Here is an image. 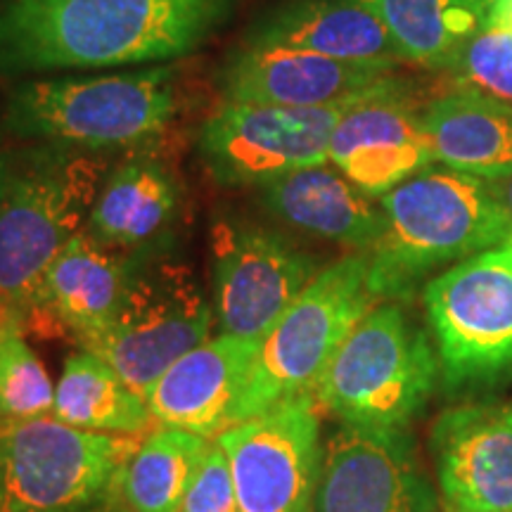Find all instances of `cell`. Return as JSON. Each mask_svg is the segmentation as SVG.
Returning a JSON list of instances; mask_svg holds the SVG:
<instances>
[{"label": "cell", "mask_w": 512, "mask_h": 512, "mask_svg": "<svg viewBox=\"0 0 512 512\" xmlns=\"http://www.w3.org/2000/svg\"><path fill=\"white\" fill-rule=\"evenodd\" d=\"M230 8L233 0H0V76L176 60Z\"/></svg>", "instance_id": "1"}, {"label": "cell", "mask_w": 512, "mask_h": 512, "mask_svg": "<svg viewBox=\"0 0 512 512\" xmlns=\"http://www.w3.org/2000/svg\"><path fill=\"white\" fill-rule=\"evenodd\" d=\"M387 226L368 249V283L380 302H403L439 266L503 247L512 219L484 178L427 166L380 197Z\"/></svg>", "instance_id": "2"}, {"label": "cell", "mask_w": 512, "mask_h": 512, "mask_svg": "<svg viewBox=\"0 0 512 512\" xmlns=\"http://www.w3.org/2000/svg\"><path fill=\"white\" fill-rule=\"evenodd\" d=\"M174 69L128 74L55 76L15 86L3 124L10 136L105 152L145 143L176 117Z\"/></svg>", "instance_id": "3"}, {"label": "cell", "mask_w": 512, "mask_h": 512, "mask_svg": "<svg viewBox=\"0 0 512 512\" xmlns=\"http://www.w3.org/2000/svg\"><path fill=\"white\" fill-rule=\"evenodd\" d=\"M100 152L38 145L15 157L0 209V309L17 316L55 256L86 230L105 183Z\"/></svg>", "instance_id": "4"}, {"label": "cell", "mask_w": 512, "mask_h": 512, "mask_svg": "<svg viewBox=\"0 0 512 512\" xmlns=\"http://www.w3.org/2000/svg\"><path fill=\"white\" fill-rule=\"evenodd\" d=\"M380 299L368 283V254L320 268L306 290L259 339L230 425L259 418L285 401L313 396L337 349Z\"/></svg>", "instance_id": "5"}, {"label": "cell", "mask_w": 512, "mask_h": 512, "mask_svg": "<svg viewBox=\"0 0 512 512\" xmlns=\"http://www.w3.org/2000/svg\"><path fill=\"white\" fill-rule=\"evenodd\" d=\"M441 375L437 347L396 302H380L349 332L316 387L320 411L342 425L406 432Z\"/></svg>", "instance_id": "6"}, {"label": "cell", "mask_w": 512, "mask_h": 512, "mask_svg": "<svg viewBox=\"0 0 512 512\" xmlns=\"http://www.w3.org/2000/svg\"><path fill=\"white\" fill-rule=\"evenodd\" d=\"M140 437L74 430L55 418L0 422V512H91Z\"/></svg>", "instance_id": "7"}, {"label": "cell", "mask_w": 512, "mask_h": 512, "mask_svg": "<svg viewBox=\"0 0 512 512\" xmlns=\"http://www.w3.org/2000/svg\"><path fill=\"white\" fill-rule=\"evenodd\" d=\"M214 320V306L188 264L138 254L117 316L79 349L98 354L145 396L164 370L209 339Z\"/></svg>", "instance_id": "8"}, {"label": "cell", "mask_w": 512, "mask_h": 512, "mask_svg": "<svg viewBox=\"0 0 512 512\" xmlns=\"http://www.w3.org/2000/svg\"><path fill=\"white\" fill-rule=\"evenodd\" d=\"M425 311L448 389L491 387L512 373V249L494 247L427 283Z\"/></svg>", "instance_id": "9"}, {"label": "cell", "mask_w": 512, "mask_h": 512, "mask_svg": "<svg viewBox=\"0 0 512 512\" xmlns=\"http://www.w3.org/2000/svg\"><path fill=\"white\" fill-rule=\"evenodd\" d=\"M399 81L401 79H396L380 93L394 88ZM373 95L328 107L223 102L219 110L204 121L200 155L219 183L259 188L306 166L328 164L330 136L337 121L349 107Z\"/></svg>", "instance_id": "10"}, {"label": "cell", "mask_w": 512, "mask_h": 512, "mask_svg": "<svg viewBox=\"0 0 512 512\" xmlns=\"http://www.w3.org/2000/svg\"><path fill=\"white\" fill-rule=\"evenodd\" d=\"M238 512H313L320 458L316 396L285 401L219 437Z\"/></svg>", "instance_id": "11"}, {"label": "cell", "mask_w": 512, "mask_h": 512, "mask_svg": "<svg viewBox=\"0 0 512 512\" xmlns=\"http://www.w3.org/2000/svg\"><path fill=\"white\" fill-rule=\"evenodd\" d=\"M214 318L221 332L261 339L316 278L318 261L285 235L249 221L211 228Z\"/></svg>", "instance_id": "12"}, {"label": "cell", "mask_w": 512, "mask_h": 512, "mask_svg": "<svg viewBox=\"0 0 512 512\" xmlns=\"http://www.w3.org/2000/svg\"><path fill=\"white\" fill-rule=\"evenodd\" d=\"M313 512H437L413 437L342 425L323 444Z\"/></svg>", "instance_id": "13"}, {"label": "cell", "mask_w": 512, "mask_h": 512, "mask_svg": "<svg viewBox=\"0 0 512 512\" xmlns=\"http://www.w3.org/2000/svg\"><path fill=\"white\" fill-rule=\"evenodd\" d=\"M136 256L102 245L81 230L19 309V328L24 335L67 337L76 347L88 344L117 316Z\"/></svg>", "instance_id": "14"}, {"label": "cell", "mask_w": 512, "mask_h": 512, "mask_svg": "<svg viewBox=\"0 0 512 512\" xmlns=\"http://www.w3.org/2000/svg\"><path fill=\"white\" fill-rule=\"evenodd\" d=\"M399 62H349L290 48L233 50L219 69L223 102L328 107L380 93L396 81Z\"/></svg>", "instance_id": "15"}, {"label": "cell", "mask_w": 512, "mask_h": 512, "mask_svg": "<svg viewBox=\"0 0 512 512\" xmlns=\"http://www.w3.org/2000/svg\"><path fill=\"white\" fill-rule=\"evenodd\" d=\"M430 448L446 510L512 512V406L448 408L434 420Z\"/></svg>", "instance_id": "16"}, {"label": "cell", "mask_w": 512, "mask_h": 512, "mask_svg": "<svg viewBox=\"0 0 512 512\" xmlns=\"http://www.w3.org/2000/svg\"><path fill=\"white\" fill-rule=\"evenodd\" d=\"M328 159L370 197L387 195L434 164L422 112L403 81L344 112L330 136Z\"/></svg>", "instance_id": "17"}, {"label": "cell", "mask_w": 512, "mask_h": 512, "mask_svg": "<svg viewBox=\"0 0 512 512\" xmlns=\"http://www.w3.org/2000/svg\"><path fill=\"white\" fill-rule=\"evenodd\" d=\"M259 339L219 332L183 354L145 394L157 425L216 439L245 387Z\"/></svg>", "instance_id": "18"}, {"label": "cell", "mask_w": 512, "mask_h": 512, "mask_svg": "<svg viewBox=\"0 0 512 512\" xmlns=\"http://www.w3.org/2000/svg\"><path fill=\"white\" fill-rule=\"evenodd\" d=\"M242 43L349 62H401L387 29L361 0H285L254 19Z\"/></svg>", "instance_id": "19"}, {"label": "cell", "mask_w": 512, "mask_h": 512, "mask_svg": "<svg viewBox=\"0 0 512 512\" xmlns=\"http://www.w3.org/2000/svg\"><path fill=\"white\" fill-rule=\"evenodd\" d=\"M259 190L261 204L275 219L356 252H368L387 226L382 204L330 162L292 171Z\"/></svg>", "instance_id": "20"}, {"label": "cell", "mask_w": 512, "mask_h": 512, "mask_svg": "<svg viewBox=\"0 0 512 512\" xmlns=\"http://www.w3.org/2000/svg\"><path fill=\"white\" fill-rule=\"evenodd\" d=\"M434 164L484 181L512 174V105L451 91L422 110Z\"/></svg>", "instance_id": "21"}, {"label": "cell", "mask_w": 512, "mask_h": 512, "mask_svg": "<svg viewBox=\"0 0 512 512\" xmlns=\"http://www.w3.org/2000/svg\"><path fill=\"white\" fill-rule=\"evenodd\" d=\"M178 211V185L155 159H128L105 178L86 233L102 245L136 252L159 240Z\"/></svg>", "instance_id": "22"}, {"label": "cell", "mask_w": 512, "mask_h": 512, "mask_svg": "<svg viewBox=\"0 0 512 512\" xmlns=\"http://www.w3.org/2000/svg\"><path fill=\"white\" fill-rule=\"evenodd\" d=\"M50 418L74 430L126 437H140L157 425L145 396L128 387L110 363L86 349L64 358Z\"/></svg>", "instance_id": "23"}, {"label": "cell", "mask_w": 512, "mask_h": 512, "mask_svg": "<svg viewBox=\"0 0 512 512\" xmlns=\"http://www.w3.org/2000/svg\"><path fill=\"white\" fill-rule=\"evenodd\" d=\"M392 38L401 62L446 72L486 27L491 0H361Z\"/></svg>", "instance_id": "24"}, {"label": "cell", "mask_w": 512, "mask_h": 512, "mask_svg": "<svg viewBox=\"0 0 512 512\" xmlns=\"http://www.w3.org/2000/svg\"><path fill=\"white\" fill-rule=\"evenodd\" d=\"M214 439L181 427L155 425L140 439L117 477L131 512H178Z\"/></svg>", "instance_id": "25"}, {"label": "cell", "mask_w": 512, "mask_h": 512, "mask_svg": "<svg viewBox=\"0 0 512 512\" xmlns=\"http://www.w3.org/2000/svg\"><path fill=\"white\" fill-rule=\"evenodd\" d=\"M55 387L17 318L0 328V422L50 418Z\"/></svg>", "instance_id": "26"}, {"label": "cell", "mask_w": 512, "mask_h": 512, "mask_svg": "<svg viewBox=\"0 0 512 512\" xmlns=\"http://www.w3.org/2000/svg\"><path fill=\"white\" fill-rule=\"evenodd\" d=\"M458 91H472L512 105V31L482 29L446 69Z\"/></svg>", "instance_id": "27"}, {"label": "cell", "mask_w": 512, "mask_h": 512, "mask_svg": "<svg viewBox=\"0 0 512 512\" xmlns=\"http://www.w3.org/2000/svg\"><path fill=\"white\" fill-rule=\"evenodd\" d=\"M178 512H238L228 458L216 439Z\"/></svg>", "instance_id": "28"}, {"label": "cell", "mask_w": 512, "mask_h": 512, "mask_svg": "<svg viewBox=\"0 0 512 512\" xmlns=\"http://www.w3.org/2000/svg\"><path fill=\"white\" fill-rule=\"evenodd\" d=\"M484 29L512 31V0H491Z\"/></svg>", "instance_id": "29"}, {"label": "cell", "mask_w": 512, "mask_h": 512, "mask_svg": "<svg viewBox=\"0 0 512 512\" xmlns=\"http://www.w3.org/2000/svg\"><path fill=\"white\" fill-rule=\"evenodd\" d=\"M12 166H15V155H12L8 147H5L3 138H0V209H3L5 195H8Z\"/></svg>", "instance_id": "30"}, {"label": "cell", "mask_w": 512, "mask_h": 512, "mask_svg": "<svg viewBox=\"0 0 512 512\" xmlns=\"http://www.w3.org/2000/svg\"><path fill=\"white\" fill-rule=\"evenodd\" d=\"M489 185L491 190H494V195L498 197V202L503 204V209L508 211V216L512 219V174L494 178V181H489Z\"/></svg>", "instance_id": "31"}, {"label": "cell", "mask_w": 512, "mask_h": 512, "mask_svg": "<svg viewBox=\"0 0 512 512\" xmlns=\"http://www.w3.org/2000/svg\"><path fill=\"white\" fill-rule=\"evenodd\" d=\"M91 512H131V510H128V505L124 503V498H121L119 489H117V482H114L110 494L102 498V501L95 505Z\"/></svg>", "instance_id": "32"}, {"label": "cell", "mask_w": 512, "mask_h": 512, "mask_svg": "<svg viewBox=\"0 0 512 512\" xmlns=\"http://www.w3.org/2000/svg\"><path fill=\"white\" fill-rule=\"evenodd\" d=\"M10 318H15V316H10V313L8 311H3V309H0V328H3V325L5 323H8V320Z\"/></svg>", "instance_id": "33"}, {"label": "cell", "mask_w": 512, "mask_h": 512, "mask_svg": "<svg viewBox=\"0 0 512 512\" xmlns=\"http://www.w3.org/2000/svg\"><path fill=\"white\" fill-rule=\"evenodd\" d=\"M503 247H510L512 249V235H510V238H508V242H505V245Z\"/></svg>", "instance_id": "34"}, {"label": "cell", "mask_w": 512, "mask_h": 512, "mask_svg": "<svg viewBox=\"0 0 512 512\" xmlns=\"http://www.w3.org/2000/svg\"><path fill=\"white\" fill-rule=\"evenodd\" d=\"M446 512H453V510H446Z\"/></svg>", "instance_id": "35"}]
</instances>
